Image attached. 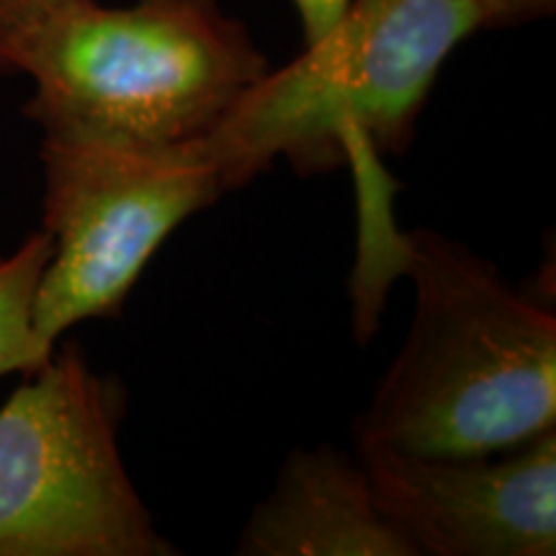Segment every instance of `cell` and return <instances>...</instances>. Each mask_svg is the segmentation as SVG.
<instances>
[{
	"instance_id": "cell-1",
	"label": "cell",
	"mask_w": 556,
	"mask_h": 556,
	"mask_svg": "<svg viewBox=\"0 0 556 556\" xmlns=\"http://www.w3.org/2000/svg\"><path fill=\"white\" fill-rule=\"evenodd\" d=\"M405 345L353 422L356 448L497 456L556 428V315L446 235L402 240Z\"/></svg>"
},
{
	"instance_id": "cell-2",
	"label": "cell",
	"mask_w": 556,
	"mask_h": 556,
	"mask_svg": "<svg viewBox=\"0 0 556 556\" xmlns=\"http://www.w3.org/2000/svg\"><path fill=\"white\" fill-rule=\"evenodd\" d=\"M268 70L217 0H54L0 11V75L41 131L173 144L206 137Z\"/></svg>"
},
{
	"instance_id": "cell-3",
	"label": "cell",
	"mask_w": 556,
	"mask_h": 556,
	"mask_svg": "<svg viewBox=\"0 0 556 556\" xmlns=\"http://www.w3.org/2000/svg\"><path fill=\"white\" fill-rule=\"evenodd\" d=\"M482 29L475 0H348L323 37L268 67L206 135L229 191L278 157L315 176L361 150L405 152L438 73Z\"/></svg>"
},
{
	"instance_id": "cell-4",
	"label": "cell",
	"mask_w": 556,
	"mask_h": 556,
	"mask_svg": "<svg viewBox=\"0 0 556 556\" xmlns=\"http://www.w3.org/2000/svg\"><path fill=\"white\" fill-rule=\"evenodd\" d=\"M45 227L52 253L34 299L47 351L86 319H114L129 291L191 214L229 191L206 137L122 142L41 131Z\"/></svg>"
},
{
	"instance_id": "cell-5",
	"label": "cell",
	"mask_w": 556,
	"mask_h": 556,
	"mask_svg": "<svg viewBox=\"0 0 556 556\" xmlns=\"http://www.w3.org/2000/svg\"><path fill=\"white\" fill-rule=\"evenodd\" d=\"M0 407V556H173L119 451L124 389L78 345Z\"/></svg>"
},
{
	"instance_id": "cell-6",
	"label": "cell",
	"mask_w": 556,
	"mask_h": 556,
	"mask_svg": "<svg viewBox=\"0 0 556 556\" xmlns=\"http://www.w3.org/2000/svg\"><path fill=\"white\" fill-rule=\"evenodd\" d=\"M381 513L417 554L554 556L556 428L495 456L356 448Z\"/></svg>"
},
{
	"instance_id": "cell-7",
	"label": "cell",
	"mask_w": 556,
	"mask_h": 556,
	"mask_svg": "<svg viewBox=\"0 0 556 556\" xmlns=\"http://www.w3.org/2000/svg\"><path fill=\"white\" fill-rule=\"evenodd\" d=\"M240 556H420L374 500L358 456L332 446L294 448L274 490L253 507Z\"/></svg>"
},
{
	"instance_id": "cell-8",
	"label": "cell",
	"mask_w": 556,
	"mask_h": 556,
	"mask_svg": "<svg viewBox=\"0 0 556 556\" xmlns=\"http://www.w3.org/2000/svg\"><path fill=\"white\" fill-rule=\"evenodd\" d=\"M52 253L47 232H34L9 255H0V377L31 374L52 356L34 330V299Z\"/></svg>"
},
{
	"instance_id": "cell-9",
	"label": "cell",
	"mask_w": 556,
	"mask_h": 556,
	"mask_svg": "<svg viewBox=\"0 0 556 556\" xmlns=\"http://www.w3.org/2000/svg\"><path fill=\"white\" fill-rule=\"evenodd\" d=\"M482 11L484 29H507L552 16L556 0H475Z\"/></svg>"
},
{
	"instance_id": "cell-10",
	"label": "cell",
	"mask_w": 556,
	"mask_h": 556,
	"mask_svg": "<svg viewBox=\"0 0 556 556\" xmlns=\"http://www.w3.org/2000/svg\"><path fill=\"white\" fill-rule=\"evenodd\" d=\"M291 5H294L299 26H302L304 45H309L336 24L340 13L345 11L348 0H291Z\"/></svg>"
},
{
	"instance_id": "cell-11",
	"label": "cell",
	"mask_w": 556,
	"mask_h": 556,
	"mask_svg": "<svg viewBox=\"0 0 556 556\" xmlns=\"http://www.w3.org/2000/svg\"><path fill=\"white\" fill-rule=\"evenodd\" d=\"M45 3H54V0H0V11L31 9V5H45Z\"/></svg>"
}]
</instances>
